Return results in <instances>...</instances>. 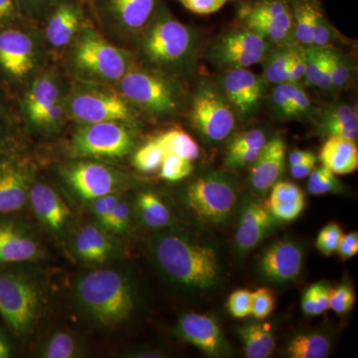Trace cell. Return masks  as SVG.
I'll return each mask as SVG.
<instances>
[{
	"label": "cell",
	"mask_w": 358,
	"mask_h": 358,
	"mask_svg": "<svg viewBox=\"0 0 358 358\" xmlns=\"http://www.w3.org/2000/svg\"><path fill=\"white\" fill-rule=\"evenodd\" d=\"M150 251L162 274L178 286L208 291L220 282L217 250L208 242L183 231H164L150 239Z\"/></svg>",
	"instance_id": "6da1fadb"
},
{
	"label": "cell",
	"mask_w": 358,
	"mask_h": 358,
	"mask_svg": "<svg viewBox=\"0 0 358 358\" xmlns=\"http://www.w3.org/2000/svg\"><path fill=\"white\" fill-rule=\"evenodd\" d=\"M238 334L243 343L246 357L266 358L274 352L275 336L265 324H247L238 329Z\"/></svg>",
	"instance_id": "f546056e"
},
{
	"label": "cell",
	"mask_w": 358,
	"mask_h": 358,
	"mask_svg": "<svg viewBox=\"0 0 358 358\" xmlns=\"http://www.w3.org/2000/svg\"><path fill=\"white\" fill-rule=\"evenodd\" d=\"M134 138L129 124L120 122L86 124L73 136L71 152L84 159H120L131 152Z\"/></svg>",
	"instance_id": "9c48e42d"
},
{
	"label": "cell",
	"mask_w": 358,
	"mask_h": 358,
	"mask_svg": "<svg viewBox=\"0 0 358 358\" xmlns=\"http://www.w3.org/2000/svg\"><path fill=\"white\" fill-rule=\"evenodd\" d=\"M315 164H317V157L313 154L308 159H303V162L294 164V166H289V173L296 179L308 178L313 169H315Z\"/></svg>",
	"instance_id": "91938a15"
},
{
	"label": "cell",
	"mask_w": 358,
	"mask_h": 358,
	"mask_svg": "<svg viewBox=\"0 0 358 358\" xmlns=\"http://www.w3.org/2000/svg\"><path fill=\"white\" fill-rule=\"evenodd\" d=\"M274 45L243 27L220 35L209 49V58L223 72L244 69L262 62Z\"/></svg>",
	"instance_id": "7c38bea8"
},
{
	"label": "cell",
	"mask_w": 358,
	"mask_h": 358,
	"mask_svg": "<svg viewBox=\"0 0 358 358\" xmlns=\"http://www.w3.org/2000/svg\"><path fill=\"white\" fill-rule=\"evenodd\" d=\"M83 355L78 338L65 331H57L48 336L39 348L43 358H76Z\"/></svg>",
	"instance_id": "836d02e7"
},
{
	"label": "cell",
	"mask_w": 358,
	"mask_h": 358,
	"mask_svg": "<svg viewBox=\"0 0 358 358\" xmlns=\"http://www.w3.org/2000/svg\"><path fill=\"white\" fill-rule=\"evenodd\" d=\"M71 59L82 76L98 81L119 82L131 68L128 53L93 29L80 33Z\"/></svg>",
	"instance_id": "52a82bcc"
},
{
	"label": "cell",
	"mask_w": 358,
	"mask_h": 358,
	"mask_svg": "<svg viewBox=\"0 0 358 358\" xmlns=\"http://www.w3.org/2000/svg\"><path fill=\"white\" fill-rule=\"evenodd\" d=\"M218 84L239 117L251 119L258 114L266 91L263 76L247 68L224 71Z\"/></svg>",
	"instance_id": "9a60e30c"
},
{
	"label": "cell",
	"mask_w": 358,
	"mask_h": 358,
	"mask_svg": "<svg viewBox=\"0 0 358 358\" xmlns=\"http://www.w3.org/2000/svg\"><path fill=\"white\" fill-rule=\"evenodd\" d=\"M303 250L292 239L280 240L263 252L259 261V273L266 281L274 284L293 282L301 275Z\"/></svg>",
	"instance_id": "e0dca14e"
},
{
	"label": "cell",
	"mask_w": 358,
	"mask_h": 358,
	"mask_svg": "<svg viewBox=\"0 0 358 358\" xmlns=\"http://www.w3.org/2000/svg\"><path fill=\"white\" fill-rule=\"evenodd\" d=\"M293 120L308 119L313 115V105L310 96L299 83H289Z\"/></svg>",
	"instance_id": "7dc6e473"
},
{
	"label": "cell",
	"mask_w": 358,
	"mask_h": 358,
	"mask_svg": "<svg viewBox=\"0 0 358 358\" xmlns=\"http://www.w3.org/2000/svg\"><path fill=\"white\" fill-rule=\"evenodd\" d=\"M62 176L76 196L86 201L119 193L124 183L122 174L113 167L90 160L65 166Z\"/></svg>",
	"instance_id": "4fadbf2b"
},
{
	"label": "cell",
	"mask_w": 358,
	"mask_h": 358,
	"mask_svg": "<svg viewBox=\"0 0 358 358\" xmlns=\"http://www.w3.org/2000/svg\"><path fill=\"white\" fill-rule=\"evenodd\" d=\"M251 315L257 320L270 315L275 307L274 296L268 289L261 288L252 293Z\"/></svg>",
	"instance_id": "681fc988"
},
{
	"label": "cell",
	"mask_w": 358,
	"mask_h": 358,
	"mask_svg": "<svg viewBox=\"0 0 358 358\" xmlns=\"http://www.w3.org/2000/svg\"><path fill=\"white\" fill-rule=\"evenodd\" d=\"M293 13L294 37L301 46H312L313 26L320 9L310 0H289Z\"/></svg>",
	"instance_id": "1f68e13d"
},
{
	"label": "cell",
	"mask_w": 358,
	"mask_h": 358,
	"mask_svg": "<svg viewBox=\"0 0 358 358\" xmlns=\"http://www.w3.org/2000/svg\"><path fill=\"white\" fill-rule=\"evenodd\" d=\"M134 209L141 222L150 229H164L173 221L167 205L152 192L138 193L134 201Z\"/></svg>",
	"instance_id": "f1b7e54d"
},
{
	"label": "cell",
	"mask_w": 358,
	"mask_h": 358,
	"mask_svg": "<svg viewBox=\"0 0 358 358\" xmlns=\"http://www.w3.org/2000/svg\"><path fill=\"white\" fill-rule=\"evenodd\" d=\"M252 293L248 289H238L231 294L227 308L232 317L243 319L251 315Z\"/></svg>",
	"instance_id": "f5cc1de1"
},
{
	"label": "cell",
	"mask_w": 358,
	"mask_h": 358,
	"mask_svg": "<svg viewBox=\"0 0 358 358\" xmlns=\"http://www.w3.org/2000/svg\"><path fill=\"white\" fill-rule=\"evenodd\" d=\"M320 159L324 166L334 174L352 173L358 167L357 143L341 136H329L320 150Z\"/></svg>",
	"instance_id": "4316f807"
},
{
	"label": "cell",
	"mask_w": 358,
	"mask_h": 358,
	"mask_svg": "<svg viewBox=\"0 0 358 358\" xmlns=\"http://www.w3.org/2000/svg\"><path fill=\"white\" fill-rule=\"evenodd\" d=\"M192 162L178 155L166 154L159 169L160 178L171 182L182 180L192 174Z\"/></svg>",
	"instance_id": "ab89813d"
},
{
	"label": "cell",
	"mask_w": 358,
	"mask_h": 358,
	"mask_svg": "<svg viewBox=\"0 0 358 358\" xmlns=\"http://www.w3.org/2000/svg\"><path fill=\"white\" fill-rule=\"evenodd\" d=\"M45 303L43 287L33 275L14 270H0V315L17 338L34 331Z\"/></svg>",
	"instance_id": "277c9868"
},
{
	"label": "cell",
	"mask_w": 358,
	"mask_h": 358,
	"mask_svg": "<svg viewBox=\"0 0 358 358\" xmlns=\"http://www.w3.org/2000/svg\"><path fill=\"white\" fill-rule=\"evenodd\" d=\"M141 51L159 72H185L192 67L196 57V34L162 7L143 31Z\"/></svg>",
	"instance_id": "3957f363"
},
{
	"label": "cell",
	"mask_w": 358,
	"mask_h": 358,
	"mask_svg": "<svg viewBox=\"0 0 358 358\" xmlns=\"http://www.w3.org/2000/svg\"><path fill=\"white\" fill-rule=\"evenodd\" d=\"M329 47H306L307 53V67H306L305 79L308 86L317 87L320 78L324 72L327 58Z\"/></svg>",
	"instance_id": "60d3db41"
},
{
	"label": "cell",
	"mask_w": 358,
	"mask_h": 358,
	"mask_svg": "<svg viewBox=\"0 0 358 358\" xmlns=\"http://www.w3.org/2000/svg\"><path fill=\"white\" fill-rule=\"evenodd\" d=\"M82 13L74 3H62L55 9L46 25L47 41L54 48L67 46L80 32Z\"/></svg>",
	"instance_id": "484cf974"
},
{
	"label": "cell",
	"mask_w": 358,
	"mask_h": 358,
	"mask_svg": "<svg viewBox=\"0 0 358 358\" xmlns=\"http://www.w3.org/2000/svg\"><path fill=\"white\" fill-rule=\"evenodd\" d=\"M181 341L196 346L209 357H219L229 353L230 346L224 338L217 320L201 313H185L176 329Z\"/></svg>",
	"instance_id": "d6986e66"
},
{
	"label": "cell",
	"mask_w": 358,
	"mask_h": 358,
	"mask_svg": "<svg viewBox=\"0 0 358 358\" xmlns=\"http://www.w3.org/2000/svg\"><path fill=\"white\" fill-rule=\"evenodd\" d=\"M190 120L193 128L209 143L225 140L236 126V114L225 94L206 79L200 81L192 96Z\"/></svg>",
	"instance_id": "ba28073f"
},
{
	"label": "cell",
	"mask_w": 358,
	"mask_h": 358,
	"mask_svg": "<svg viewBox=\"0 0 358 358\" xmlns=\"http://www.w3.org/2000/svg\"><path fill=\"white\" fill-rule=\"evenodd\" d=\"M271 107L274 114L282 120H293L289 83L275 85L270 96Z\"/></svg>",
	"instance_id": "b9f144b4"
},
{
	"label": "cell",
	"mask_w": 358,
	"mask_h": 358,
	"mask_svg": "<svg viewBox=\"0 0 358 358\" xmlns=\"http://www.w3.org/2000/svg\"><path fill=\"white\" fill-rule=\"evenodd\" d=\"M157 140L166 154L178 155L190 162H194L199 157V145L182 129H171L157 136Z\"/></svg>",
	"instance_id": "e575fe53"
},
{
	"label": "cell",
	"mask_w": 358,
	"mask_h": 358,
	"mask_svg": "<svg viewBox=\"0 0 358 358\" xmlns=\"http://www.w3.org/2000/svg\"><path fill=\"white\" fill-rule=\"evenodd\" d=\"M305 197L303 190L298 185L289 181H278L271 188L270 199L268 204L281 203V202L294 201Z\"/></svg>",
	"instance_id": "816d5d0a"
},
{
	"label": "cell",
	"mask_w": 358,
	"mask_h": 358,
	"mask_svg": "<svg viewBox=\"0 0 358 358\" xmlns=\"http://www.w3.org/2000/svg\"><path fill=\"white\" fill-rule=\"evenodd\" d=\"M38 48L28 33L18 29L0 31V68L15 79H24L36 69Z\"/></svg>",
	"instance_id": "ac0fdd59"
},
{
	"label": "cell",
	"mask_w": 358,
	"mask_h": 358,
	"mask_svg": "<svg viewBox=\"0 0 358 358\" xmlns=\"http://www.w3.org/2000/svg\"><path fill=\"white\" fill-rule=\"evenodd\" d=\"M238 17L244 28L273 44L296 43L289 0H255L242 4Z\"/></svg>",
	"instance_id": "8fae6325"
},
{
	"label": "cell",
	"mask_w": 358,
	"mask_h": 358,
	"mask_svg": "<svg viewBox=\"0 0 358 358\" xmlns=\"http://www.w3.org/2000/svg\"><path fill=\"white\" fill-rule=\"evenodd\" d=\"M296 43L274 45L263 63V78L271 84H281L288 79L289 66Z\"/></svg>",
	"instance_id": "4dcf8cb0"
},
{
	"label": "cell",
	"mask_w": 358,
	"mask_h": 358,
	"mask_svg": "<svg viewBox=\"0 0 358 358\" xmlns=\"http://www.w3.org/2000/svg\"><path fill=\"white\" fill-rule=\"evenodd\" d=\"M312 155L313 152H310V150H293V152H291L289 154V166H294V164H299V162H303V159H308V157Z\"/></svg>",
	"instance_id": "6125c7cd"
},
{
	"label": "cell",
	"mask_w": 358,
	"mask_h": 358,
	"mask_svg": "<svg viewBox=\"0 0 358 358\" xmlns=\"http://www.w3.org/2000/svg\"><path fill=\"white\" fill-rule=\"evenodd\" d=\"M17 15L15 0H0V24L11 22Z\"/></svg>",
	"instance_id": "94428289"
},
{
	"label": "cell",
	"mask_w": 358,
	"mask_h": 358,
	"mask_svg": "<svg viewBox=\"0 0 358 358\" xmlns=\"http://www.w3.org/2000/svg\"><path fill=\"white\" fill-rule=\"evenodd\" d=\"M286 164V145L282 138L268 141L251 164L249 185L258 196L264 197L279 181Z\"/></svg>",
	"instance_id": "7402d4cb"
},
{
	"label": "cell",
	"mask_w": 358,
	"mask_h": 358,
	"mask_svg": "<svg viewBox=\"0 0 358 358\" xmlns=\"http://www.w3.org/2000/svg\"><path fill=\"white\" fill-rule=\"evenodd\" d=\"M268 141L267 136L262 129H255L237 134L228 147L227 152L245 150H261Z\"/></svg>",
	"instance_id": "f6af8a7d"
},
{
	"label": "cell",
	"mask_w": 358,
	"mask_h": 358,
	"mask_svg": "<svg viewBox=\"0 0 358 358\" xmlns=\"http://www.w3.org/2000/svg\"><path fill=\"white\" fill-rule=\"evenodd\" d=\"M331 286L326 282L313 284L301 298V310L308 317L322 315L329 308Z\"/></svg>",
	"instance_id": "d590c367"
},
{
	"label": "cell",
	"mask_w": 358,
	"mask_h": 358,
	"mask_svg": "<svg viewBox=\"0 0 358 358\" xmlns=\"http://www.w3.org/2000/svg\"><path fill=\"white\" fill-rule=\"evenodd\" d=\"M343 232L341 226L336 223H329L324 226L317 235L315 246L320 253L324 256H331L338 251L339 242Z\"/></svg>",
	"instance_id": "7bdbcfd3"
},
{
	"label": "cell",
	"mask_w": 358,
	"mask_h": 358,
	"mask_svg": "<svg viewBox=\"0 0 358 358\" xmlns=\"http://www.w3.org/2000/svg\"><path fill=\"white\" fill-rule=\"evenodd\" d=\"M305 206L306 199L303 197L294 201L268 204V210L275 220L293 221L301 215Z\"/></svg>",
	"instance_id": "f907efd6"
},
{
	"label": "cell",
	"mask_w": 358,
	"mask_h": 358,
	"mask_svg": "<svg viewBox=\"0 0 358 358\" xmlns=\"http://www.w3.org/2000/svg\"><path fill=\"white\" fill-rule=\"evenodd\" d=\"M62 98L60 82L54 73L37 78L25 99L26 114L30 122L38 126L45 113Z\"/></svg>",
	"instance_id": "d4e9b609"
},
{
	"label": "cell",
	"mask_w": 358,
	"mask_h": 358,
	"mask_svg": "<svg viewBox=\"0 0 358 358\" xmlns=\"http://www.w3.org/2000/svg\"><path fill=\"white\" fill-rule=\"evenodd\" d=\"M33 169L17 157H0V215H10L28 203Z\"/></svg>",
	"instance_id": "2e32d148"
},
{
	"label": "cell",
	"mask_w": 358,
	"mask_h": 358,
	"mask_svg": "<svg viewBox=\"0 0 358 358\" xmlns=\"http://www.w3.org/2000/svg\"><path fill=\"white\" fill-rule=\"evenodd\" d=\"M66 113V103L63 99L59 100L57 103H54L53 106L47 110L42 117L38 126L49 128V127L55 126L59 122L62 120Z\"/></svg>",
	"instance_id": "680465c9"
},
{
	"label": "cell",
	"mask_w": 358,
	"mask_h": 358,
	"mask_svg": "<svg viewBox=\"0 0 358 358\" xmlns=\"http://www.w3.org/2000/svg\"><path fill=\"white\" fill-rule=\"evenodd\" d=\"M11 355H13V348L10 343L4 334L0 331V358H8Z\"/></svg>",
	"instance_id": "be15d7a7"
},
{
	"label": "cell",
	"mask_w": 358,
	"mask_h": 358,
	"mask_svg": "<svg viewBox=\"0 0 358 358\" xmlns=\"http://www.w3.org/2000/svg\"><path fill=\"white\" fill-rule=\"evenodd\" d=\"M28 203L47 232L61 238L69 230L73 222L72 210L52 186L43 182L33 183Z\"/></svg>",
	"instance_id": "ffe728a7"
},
{
	"label": "cell",
	"mask_w": 358,
	"mask_h": 358,
	"mask_svg": "<svg viewBox=\"0 0 358 358\" xmlns=\"http://www.w3.org/2000/svg\"><path fill=\"white\" fill-rule=\"evenodd\" d=\"M73 291L78 308L98 326H120L136 308L133 282L117 268H96L84 273L78 278Z\"/></svg>",
	"instance_id": "7a4b0ae2"
},
{
	"label": "cell",
	"mask_w": 358,
	"mask_h": 358,
	"mask_svg": "<svg viewBox=\"0 0 358 358\" xmlns=\"http://www.w3.org/2000/svg\"><path fill=\"white\" fill-rule=\"evenodd\" d=\"M187 10L200 15L217 13L228 0H178Z\"/></svg>",
	"instance_id": "9f6ffc18"
},
{
	"label": "cell",
	"mask_w": 358,
	"mask_h": 358,
	"mask_svg": "<svg viewBox=\"0 0 358 358\" xmlns=\"http://www.w3.org/2000/svg\"><path fill=\"white\" fill-rule=\"evenodd\" d=\"M117 244L110 232L99 225L88 223L80 227L72 240V251L78 260L91 265H101L114 258Z\"/></svg>",
	"instance_id": "603a6c76"
},
{
	"label": "cell",
	"mask_w": 358,
	"mask_h": 358,
	"mask_svg": "<svg viewBox=\"0 0 358 358\" xmlns=\"http://www.w3.org/2000/svg\"><path fill=\"white\" fill-rule=\"evenodd\" d=\"M317 131L327 136H341L357 141L358 117L357 112L346 103H336L320 115Z\"/></svg>",
	"instance_id": "83f0119b"
},
{
	"label": "cell",
	"mask_w": 358,
	"mask_h": 358,
	"mask_svg": "<svg viewBox=\"0 0 358 358\" xmlns=\"http://www.w3.org/2000/svg\"><path fill=\"white\" fill-rule=\"evenodd\" d=\"M275 219L255 199H247L240 208L235 246L239 255L248 254L263 241L274 227Z\"/></svg>",
	"instance_id": "44dd1931"
},
{
	"label": "cell",
	"mask_w": 358,
	"mask_h": 358,
	"mask_svg": "<svg viewBox=\"0 0 358 358\" xmlns=\"http://www.w3.org/2000/svg\"><path fill=\"white\" fill-rule=\"evenodd\" d=\"M2 148V136L1 134H0V150H1Z\"/></svg>",
	"instance_id": "003e7915"
},
{
	"label": "cell",
	"mask_w": 358,
	"mask_h": 358,
	"mask_svg": "<svg viewBox=\"0 0 358 358\" xmlns=\"http://www.w3.org/2000/svg\"><path fill=\"white\" fill-rule=\"evenodd\" d=\"M308 178V190L310 194H336L343 192L345 189V186L336 178V174L326 166L313 169Z\"/></svg>",
	"instance_id": "74e56055"
},
{
	"label": "cell",
	"mask_w": 358,
	"mask_h": 358,
	"mask_svg": "<svg viewBox=\"0 0 358 358\" xmlns=\"http://www.w3.org/2000/svg\"><path fill=\"white\" fill-rule=\"evenodd\" d=\"M166 152L157 138L148 141L134 155V166L143 173H152L159 171L166 157Z\"/></svg>",
	"instance_id": "8d00e7d4"
},
{
	"label": "cell",
	"mask_w": 358,
	"mask_h": 358,
	"mask_svg": "<svg viewBox=\"0 0 358 358\" xmlns=\"http://www.w3.org/2000/svg\"><path fill=\"white\" fill-rule=\"evenodd\" d=\"M59 0H29L30 4L35 8H45L54 6Z\"/></svg>",
	"instance_id": "03108f58"
},
{
	"label": "cell",
	"mask_w": 358,
	"mask_h": 358,
	"mask_svg": "<svg viewBox=\"0 0 358 358\" xmlns=\"http://www.w3.org/2000/svg\"><path fill=\"white\" fill-rule=\"evenodd\" d=\"M306 67H307V53H306V47L296 43V48H294L291 66H289L287 82H289V83H299L301 80L303 79V76H305Z\"/></svg>",
	"instance_id": "11a10c76"
},
{
	"label": "cell",
	"mask_w": 358,
	"mask_h": 358,
	"mask_svg": "<svg viewBox=\"0 0 358 358\" xmlns=\"http://www.w3.org/2000/svg\"><path fill=\"white\" fill-rule=\"evenodd\" d=\"M131 213H133V209L131 204L127 200L121 199L103 227L110 233L124 232L128 229L131 223Z\"/></svg>",
	"instance_id": "bcb514c9"
},
{
	"label": "cell",
	"mask_w": 358,
	"mask_h": 358,
	"mask_svg": "<svg viewBox=\"0 0 358 358\" xmlns=\"http://www.w3.org/2000/svg\"><path fill=\"white\" fill-rule=\"evenodd\" d=\"M338 253L343 260H348L358 253V233L343 234L339 242Z\"/></svg>",
	"instance_id": "6f0895ef"
},
{
	"label": "cell",
	"mask_w": 358,
	"mask_h": 358,
	"mask_svg": "<svg viewBox=\"0 0 358 358\" xmlns=\"http://www.w3.org/2000/svg\"><path fill=\"white\" fill-rule=\"evenodd\" d=\"M108 13L120 27L140 31L154 17L159 0H106Z\"/></svg>",
	"instance_id": "cb8c5ba5"
},
{
	"label": "cell",
	"mask_w": 358,
	"mask_h": 358,
	"mask_svg": "<svg viewBox=\"0 0 358 358\" xmlns=\"http://www.w3.org/2000/svg\"><path fill=\"white\" fill-rule=\"evenodd\" d=\"M45 250L31 226L18 218L0 215V265L42 260Z\"/></svg>",
	"instance_id": "5bb4252c"
},
{
	"label": "cell",
	"mask_w": 358,
	"mask_h": 358,
	"mask_svg": "<svg viewBox=\"0 0 358 358\" xmlns=\"http://www.w3.org/2000/svg\"><path fill=\"white\" fill-rule=\"evenodd\" d=\"M119 83L122 96L150 114H176L185 101V94L179 84L159 71L129 68Z\"/></svg>",
	"instance_id": "5b68a950"
},
{
	"label": "cell",
	"mask_w": 358,
	"mask_h": 358,
	"mask_svg": "<svg viewBox=\"0 0 358 358\" xmlns=\"http://www.w3.org/2000/svg\"><path fill=\"white\" fill-rule=\"evenodd\" d=\"M331 341L324 334H298L287 345V355L291 358H326L331 352Z\"/></svg>",
	"instance_id": "d6a6232c"
},
{
	"label": "cell",
	"mask_w": 358,
	"mask_h": 358,
	"mask_svg": "<svg viewBox=\"0 0 358 358\" xmlns=\"http://www.w3.org/2000/svg\"><path fill=\"white\" fill-rule=\"evenodd\" d=\"M186 204L202 222L220 225L229 220L238 202V185L230 174L209 171L186 187Z\"/></svg>",
	"instance_id": "8992f818"
},
{
	"label": "cell",
	"mask_w": 358,
	"mask_h": 358,
	"mask_svg": "<svg viewBox=\"0 0 358 358\" xmlns=\"http://www.w3.org/2000/svg\"><path fill=\"white\" fill-rule=\"evenodd\" d=\"M355 303V294L350 284L339 285L331 288L329 296V308L338 315H345L352 310Z\"/></svg>",
	"instance_id": "ee69618b"
},
{
	"label": "cell",
	"mask_w": 358,
	"mask_h": 358,
	"mask_svg": "<svg viewBox=\"0 0 358 358\" xmlns=\"http://www.w3.org/2000/svg\"><path fill=\"white\" fill-rule=\"evenodd\" d=\"M329 67H331V88L341 90L350 83L352 78V64L345 55L336 50L329 48Z\"/></svg>",
	"instance_id": "f35d334b"
},
{
	"label": "cell",
	"mask_w": 358,
	"mask_h": 358,
	"mask_svg": "<svg viewBox=\"0 0 358 358\" xmlns=\"http://www.w3.org/2000/svg\"><path fill=\"white\" fill-rule=\"evenodd\" d=\"M336 37V30L319 10L313 26L312 46L331 47Z\"/></svg>",
	"instance_id": "c3c4849f"
},
{
	"label": "cell",
	"mask_w": 358,
	"mask_h": 358,
	"mask_svg": "<svg viewBox=\"0 0 358 358\" xmlns=\"http://www.w3.org/2000/svg\"><path fill=\"white\" fill-rule=\"evenodd\" d=\"M129 357L138 358H150V357H162V353L155 352V350H143V352H131L129 355Z\"/></svg>",
	"instance_id": "e7e4bbea"
},
{
	"label": "cell",
	"mask_w": 358,
	"mask_h": 358,
	"mask_svg": "<svg viewBox=\"0 0 358 358\" xmlns=\"http://www.w3.org/2000/svg\"><path fill=\"white\" fill-rule=\"evenodd\" d=\"M121 199L119 193H112V194L105 195V196H101L90 201L91 202L92 213L98 220L99 225L103 227V224L107 221L108 217Z\"/></svg>",
	"instance_id": "db71d44e"
},
{
	"label": "cell",
	"mask_w": 358,
	"mask_h": 358,
	"mask_svg": "<svg viewBox=\"0 0 358 358\" xmlns=\"http://www.w3.org/2000/svg\"><path fill=\"white\" fill-rule=\"evenodd\" d=\"M66 110L73 119L84 124L102 122L129 124L134 122V113L128 101L101 87H80L71 94Z\"/></svg>",
	"instance_id": "30bf717a"
}]
</instances>
